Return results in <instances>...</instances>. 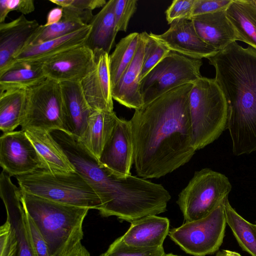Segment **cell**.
Returning a JSON list of instances; mask_svg holds the SVG:
<instances>
[{
  "instance_id": "cell-32",
  "label": "cell",
  "mask_w": 256,
  "mask_h": 256,
  "mask_svg": "<svg viewBox=\"0 0 256 256\" xmlns=\"http://www.w3.org/2000/svg\"><path fill=\"white\" fill-rule=\"evenodd\" d=\"M142 34L145 40V49L141 70V80L170 51L150 34L146 32Z\"/></svg>"
},
{
  "instance_id": "cell-42",
  "label": "cell",
  "mask_w": 256,
  "mask_h": 256,
  "mask_svg": "<svg viewBox=\"0 0 256 256\" xmlns=\"http://www.w3.org/2000/svg\"><path fill=\"white\" fill-rule=\"evenodd\" d=\"M215 256H241L236 252L226 250H222L216 252Z\"/></svg>"
},
{
  "instance_id": "cell-9",
  "label": "cell",
  "mask_w": 256,
  "mask_h": 256,
  "mask_svg": "<svg viewBox=\"0 0 256 256\" xmlns=\"http://www.w3.org/2000/svg\"><path fill=\"white\" fill-rule=\"evenodd\" d=\"M64 114L60 82L46 78L26 89L21 130L34 128L50 132L55 130L65 132Z\"/></svg>"
},
{
  "instance_id": "cell-2",
  "label": "cell",
  "mask_w": 256,
  "mask_h": 256,
  "mask_svg": "<svg viewBox=\"0 0 256 256\" xmlns=\"http://www.w3.org/2000/svg\"><path fill=\"white\" fill-rule=\"evenodd\" d=\"M227 102L233 154L256 150V50L236 42L208 58Z\"/></svg>"
},
{
  "instance_id": "cell-4",
  "label": "cell",
  "mask_w": 256,
  "mask_h": 256,
  "mask_svg": "<svg viewBox=\"0 0 256 256\" xmlns=\"http://www.w3.org/2000/svg\"><path fill=\"white\" fill-rule=\"evenodd\" d=\"M189 107L192 144L197 150L217 140L228 128L227 102L214 78L202 76L194 83Z\"/></svg>"
},
{
  "instance_id": "cell-19",
  "label": "cell",
  "mask_w": 256,
  "mask_h": 256,
  "mask_svg": "<svg viewBox=\"0 0 256 256\" xmlns=\"http://www.w3.org/2000/svg\"><path fill=\"white\" fill-rule=\"evenodd\" d=\"M144 49L145 40L141 32L138 48L132 61L112 89L113 99L127 108L134 110L144 106L140 83Z\"/></svg>"
},
{
  "instance_id": "cell-23",
  "label": "cell",
  "mask_w": 256,
  "mask_h": 256,
  "mask_svg": "<svg viewBox=\"0 0 256 256\" xmlns=\"http://www.w3.org/2000/svg\"><path fill=\"white\" fill-rule=\"evenodd\" d=\"M118 119L114 111L92 110L86 130L78 138L98 160L110 138Z\"/></svg>"
},
{
  "instance_id": "cell-35",
  "label": "cell",
  "mask_w": 256,
  "mask_h": 256,
  "mask_svg": "<svg viewBox=\"0 0 256 256\" xmlns=\"http://www.w3.org/2000/svg\"><path fill=\"white\" fill-rule=\"evenodd\" d=\"M194 0H174L166 12L168 22L180 19L190 20L192 17V10Z\"/></svg>"
},
{
  "instance_id": "cell-27",
  "label": "cell",
  "mask_w": 256,
  "mask_h": 256,
  "mask_svg": "<svg viewBox=\"0 0 256 256\" xmlns=\"http://www.w3.org/2000/svg\"><path fill=\"white\" fill-rule=\"evenodd\" d=\"M26 89L0 91V129L3 134L14 131L24 116Z\"/></svg>"
},
{
  "instance_id": "cell-7",
  "label": "cell",
  "mask_w": 256,
  "mask_h": 256,
  "mask_svg": "<svg viewBox=\"0 0 256 256\" xmlns=\"http://www.w3.org/2000/svg\"><path fill=\"white\" fill-rule=\"evenodd\" d=\"M0 196L6 214V220L0 227V256H35L20 189L3 170L0 176Z\"/></svg>"
},
{
  "instance_id": "cell-31",
  "label": "cell",
  "mask_w": 256,
  "mask_h": 256,
  "mask_svg": "<svg viewBox=\"0 0 256 256\" xmlns=\"http://www.w3.org/2000/svg\"><path fill=\"white\" fill-rule=\"evenodd\" d=\"M86 26L79 21L64 18L60 22L52 25L45 26L40 24L30 40L27 46L40 44L62 36Z\"/></svg>"
},
{
  "instance_id": "cell-45",
  "label": "cell",
  "mask_w": 256,
  "mask_h": 256,
  "mask_svg": "<svg viewBox=\"0 0 256 256\" xmlns=\"http://www.w3.org/2000/svg\"></svg>"
},
{
  "instance_id": "cell-3",
  "label": "cell",
  "mask_w": 256,
  "mask_h": 256,
  "mask_svg": "<svg viewBox=\"0 0 256 256\" xmlns=\"http://www.w3.org/2000/svg\"><path fill=\"white\" fill-rule=\"evenodd\" d=\"M20 192L25 210L42 234L50 256H62L82 241V224L90 209Z\"/></svg>"
},
{
  "instance_id": "cell-14",
  "label": "cell",
  "mask_w": 256,
  "mask_h": 256,
  "mask_svg": "<svg viewBox=\"0 0 256 256\" xmlns=\"http://www.w3.org/2000/svg\"><path fill=\"white\" fill-rule=\"evenodd\" d=\"M150 34L170 50L190 58H208L218 52L202 40L191 20H176L170 24L169 28L164 33Z\"/></svg>"
},
{
  "instance_id": "cell-5",
  "label": "cell",
  "mask_w": 256,
  "mask_h": 256,
  "mask_svg": "<svg viewBox=\"0 0 256 256\" xmlns=\"http://www.w3.org/2000/svg\"><path fill=\"white\" fill-rule=\"evenodd\" d=\"M23 191L58 202L99 210L101 200L87 180L74 172H52L44 169L16 176Z\"/></svg>"
},
{
  "instance_id": "cell-33",
  "label": "cell",
  "mask_w": 256,
  "mask_h": 256,
  "mask_svg": "<svg viewBox=\"0 0 256 256\" xmlns=\"http://www.w3.org/2000/svg\"><path fill=\"white\" fill-rule=\"evenodd\" d=\"M165 254L163 246L154 248L135 247L126 244L119 237L99 256H164Z\"/></svg>"
},
{
  "instance_id": "cell-29",
  "label": "cell",
  "mask_w": 256,
  "mask_h": 256,
  "mask_svg": "<svg viewBox=\"0 0 256 256\" xmlns=\"http://www.w3.org/2000/svg\"><path fill=\"white\" fill-rule=\"evenodd\" d=\"M227 224L242 249L251 256H256V224L250 223L231 206L228 198L224 202Z\"/></svg>"
},
{
  "instance_id": "cell-11",
  "label": "cell",
  "mask_w": 256,
  "mask_h": 256,
  "mask_svg": "<svg viewBox=\"0 0 256 256\" xmlns=\"http://www.w3.org/2000/svg\"><path fill=\"white\" fill-rule=\"evenodd\" d=\"M0 164L10 176L44 169L34 144L22 130L3 134L0 138Z\"/></svg>"
},
{
  "instance_id": "cell-26",
  "label": "cell",
  "mask_w": 256,
  "mask_h": 256,
  "mask_svg": "<svg viewBox=\"0 0 256 256\" xmlns=\"http://www.w3.org/2000/svg\"><path fill=\"white\" fill-rule=\"evenodd\" d=\"M42 63L34 61H15L0 72V91L28 88L46 78Z\"/></svg>"
},
{
  "instance_id": "cell-10",
  "label": "cell",
  "mask_w": 256,
  "mask_h": 256,
  "mask_svg": "<svg viewBox=\"0 0 256 256\" xmlns=\"http://www.w3.org/2000/svg\"><path fill=\"white\" fill-rule=\"evenodd\" d=\"M224 201L206 216L170 230L168 236L184 252L194 256L217 252L223 242L227 224Z\"/></svg>"
},
{
  "instance_id": "cell-6",
  "label": "cell",
  "mask_w": 256,
  "mask_h": 256,
  "mask_svg": "<svg viewBox=\"0 0 256 256\" xmlns=\"http://www.w3.org/2000/svg\"><path fill=\"white\" fill-rule=\"evenodd\" d=\"M232 186L224 174L210 168L196 171L176 203L186 222L203 218L227 198Z\"/></svg>"
},
{
  "instance_id": "cell-30",
  "label": "cell",
  "mask_w": 256,
  "mask_h": 256,
  "mask_svg": "<svg viewBox=\"0 0 256 256\" xmlns=\"http://www.w3.org/2000/svg\"><path fill=\"white\" fill-rule=\"evenodd\" d=\"M50 2L63 8V17L79 21L88 25L94 15L92 10L103 7L105 0H50Z\"/></svg>"
},
{
  "instance_id": "cell-16",
  "label": "cell",
  "mask_w": 256,
  "mask_h": 256,
  "mask_svg": "<svg viewBox=\"0 0 256 256\" xmlns=\"http://www.w3.org/2000/svg\"><path fill=\"white\" fill-rule=\"evenodd\" d=\"M40 25L24 14L10 22L0 23V72L14 63Z\"/></svg>"
},
{
  "instance_id": "cell-21",
  "label": "cell",
  "mask_w": 256,
  "mask_h": 256,
  "mask_svg": "<svg viewBox=\"0 0 256 256\" xmlns=\"http://www.w3.org/2000/svg\"><path fill=\"white\" fill-rule=\"evenodd\" d=\"M91 30L88 24L76 31L40 44L26 46L15 61H34L43 63L71 49L84 45Z\"/></svg>"
},
{
  "instance_id": "cell-38",
  "label": "cell",
  "mask_w": 256,
  "mask_h": 256,
  "mask_svg": "<svg viewBox=\"0 0 256 256\" xmlns=\"http://www.w3.org/2000/svg\"><path fill=\"white\" fill-rule=\"evenodd\" d=\"M6 6L8 12L16 10L22 14H27L35 10L33 0H6Z\"/></svg>"
},
{
  "instance_id": "cell-36",
  "label": "cell",
  "mask_w": 256,
  "mask_h": 256,
  "mask_svg": "<svg viewBox=\"0 0 256 256\" xmlns=\"http://www.w3.org/2000/svg\"><path fill=\"white\" fill-rule=\"evenodd\" d=\"M27 219L30 236L35 256H50L47 244L42 234L28 213Z\"/></svg>"
},
{
  "instance_id": "cell-40",
  "label": "cell",
  "mask_w": 256,
  "mask_h": 256,
  "mask_svg": "<svg viewBox=\"0 0 256 256\" xmlns=\"http://www.w3.org/2000/svg\"><path fill=\"white\" fill-rule=\"evenodd\" d=\"M62 256H90L88 251L80 242Z\"/></svg>"
},
{
  "instance_id": "cell-12",
  "label": "cell",
  "mask_w": 256,
  "mask_h": 256,
  "mask_svg": "<svg viewBox=\"0 0 256 256\" xmlns=\"http://www.w3.org/2000/svg\"><path fill=\"white\" fill-rule=\"evenodd\" d=\"M94 53L83 45L56 56L42 63L47 78L59 82H79L94 68Z\"/></svg>"
},
{
  "instance_id": "cell-37",
  "label": "cell",
  "mask_w": 256,
  "mask_h": 256,
  "mask_svg": "<svg viewBox=\"0 0 256 256\" xmlns=\"http://www.w3.org/2000/svg\"><path fill=\"white\" fill-rule=\"evenodd\" d=\"M232 0H194L192 16L226 9Z\"/></svg>"
},
{
  "instance_id": "cell-1",
  "label": "cell",
  "mask_w": 256,
  "mask_h": 256,
  "mask_svg": "<svg viewBox=\"0 0 256 256\" xmlns=\"http://www.w3.org/2000/svg\"><path fill=\"white\" fill-rule=\"evenodd\" d=\"M193 84L174 88L135 110L130 122L138 176L160 178L194 154L189 107Z\"/></svg>"
},
{
  "instance_id": "cell-8",
  "label": "cell",
  "mask_w": 256,
  "mask_h": 256,
  "mask_svg": "<svg viewBox=\"0 0 256 256\" xmlns=\"http://www.w3.org/2000/svg\"><path fill=\"white\" fill-rule=\"evenodd\" d=\"M200 59L170 51L140 80V92L144 105L161 95L187 84H194L202 76Z\"/></svg>"
},
{
  "instance_id": "cell-22",
  "label": "cell",
  "mask_w": 256,
  "mask_h": 256,
  "mask_svg": "<svg viewBox=\"0 0 256 256\" xmlns=\"http://www.w3.org/2000/svg\"><path fill=\"white\" fill-rule=\"evenodd\" d=\"M38 152L44 170L52 172H72L76 169L50 132L38 129L24 131Z\"/></svg>"
},
{
  "instance_id": "cell-34",
  "label": "cell",
  "mask_w": 256,
  "mask_h": 256,
  "mask_svg": "<svg viewBox=\"0 0 256 256\" xmlns=\"http://www.w3.org/2000/svg\"><path fill=\"white\" fill-rule=\"evenodd\" d=\"M137 6L136 0H115L114 16L118 32L127 30L130 19L136 11Z\"/></svg>"
},
{
  "instance_id": "cell-41",
  "label": "cell",
  "mask_w": 256,
  "mask_h": 256,
  "mask_svg": "<svg viewBox=\"0 0 256 256\" xmlns=\"http://www.w3.org/2000/svg\"><path fill=\"white\" fill-rule=\"evenodd\" d=\"M9 13L6 6V0H0V23L4 22L6 18Z\"/></svg>"
},
{
  "instance_id": "cell-44",
  "label": "cell",
  "mask_w": 256,
  "mask_h": 256,
  "mask_svg": "<svg viewBox=\"0 0 256 256\" xmlns=\"http://www.w3.org/2000/svg\"><path fill=\"white\" fill-rule=\"evenodd\" d=\"M164 256H166V254H165V255H164Z\"/></svg>"
},
{
  "instance_id": "cell-39",
  "label": "cell",
  "mask_w": 256,
  "mask_h": 256,
  "mask_svg": "<svg viewBox=\"0 0 256 256\" xmlns=\"http://www.w3.org/2000/svg\"><path fill=\"white\" fill-rule=\"evenodd\" d=\"M63 8L60 6L54 8L49 11L46 17L45 26L52 25L60 22L63 17Z\"/></svg>"
},
{
  "instance_id": "cell-28",
  "label": "cell",
  "mask_w": 256,
  "mask_h": 256,
  "mask_svg": "<svg viewBox=\"0 0 256 256\" xmlns=\"http://www.w3.org/2000/svg\"><path fill=\"white\" fill-rule=\"evenodd\" d=\"M140 33L133 32L122 38L109 56L110 82L112 88L132 61L138 48Z\"/></svg>"
},
{
  "instance_id": "cell-18",
  "label": "cell",
  "mask_w": 256,
  "mask_h": 256,
  "mask_svg": "<svg viewBox=\"0 0 256 256\" xmlns=\"http://www.w3.org/2000/svg\"><path fill=\"white\" fill-rule=\"evenodd\" d=\"M63 99L66 132L80 138L84 132L92 110L80 82H60Z\"/></svg>"
},
{
  "instance_id": "cell-17",
  "label": "cell",
  "mask_w": 256,
  "mask_h": 256,
  "mask_svg": "<svg viewBox=\"0 0 256 256\" xmlns=\"http://www.w3.org/2000/svg\"><path fill=\"white\" fill-rule=\"evenodd\" d=\"M226 9L194 16L190 20L199 36L216 51L238 40L236 32L226 16Z\"/></svg>"
},
{
  "instance_id": "cell-15",
  "label": "cell",
  "mask_w": 256,
  "mask_h": 256,
  "mask_svg": "<svg viewBox=\"0 0 256 256\" xmlns=\"http://www.w3.org/2000/svg\"><path fill=\"white\" fill-rule=\"evenodd\" d=\"M93 52L94 68L80 82L84 95L92 110L114 111L109 54L100 49Z\"/></svg>"
},
{
  "instance_id": "cell-20",
  "label": "cell",
  "mask_w": 256,
  "mask_h": 256,
  "mask_svg": "<svg viewBox=\"0 0 256 256\" xmlns=\"http://www.w3.org/2000/svg\"><path fill=\"white\" fill-rule=\"evenodd\" d=\"M125 234L120 236L128 246L141 248L163 246L170 232V220L165 217L150 215L132 222Z\"/></svg>"
},
{
  "instance_id": "cell-25",
  "label": "cell",
  "mask_w": 256,
  "mask_h": 256,
  "mask_svg": "<svg viewBox=\"0 0 256 256\" xmlns=\"http://www.w3.org/2000/svg\"><path fill=\"white\" fill-rule=\"evenodd\" d=\"M226 14L238 40L256 50V0H232Z\"/></svg>"
},
{
  "instance_id": "cell-13",
  "label": "cell",
  "mask_w": 256,
  "mask_h": 256,
  "mask_svg": "<svg viewBox=\"0 0 256 256\" xmlns=\"http://www.w3.org/2000/svg\"><path fill=\"white\" fill-rule=\"evenodd\" d=\"M98 160L118 176L131 175L134 151L130 120L118 118Z\"/></svg>"
},
{
  "instance_id": "cell-24",
  "label": "cell",
  "mask_w": 256,
  "mask_h": 256,
  "mask_svg": "<svg viewBox=\"0 0 256 256\" xmlns=\"http://www.w3.org/2000/svg\"><path fill=\"white\" fill-rule=\"evenodd\" d=\"M115 0H110L94 15L89 24L91 30L85 46L92 51L102 50L109 54L118 32L116 29L114 6Z\"/></svg>"
},
{
  "instance_id": "cell-43",
  "label": "cell",
  "mask_w": 256,
  "mask_h": 256,
  "mask_svg": "<svg viewBox=\"0 0 256 256\" xmlns=\"http://www.w3.org/2000/svg\"><path fill=\"white\" fill-rule=\"evenodd\" d=\"M166 256H178V255L174 254H166Z\"/></svg>"
}]
</instances>
